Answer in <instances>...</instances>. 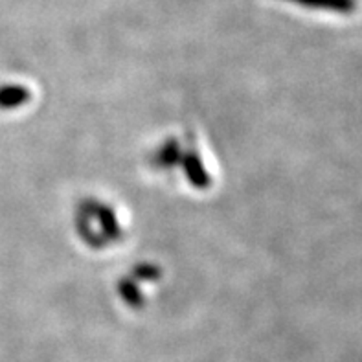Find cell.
Masks as SVG:
<instances>
[{
  "label": "cell",
  "mask_w": 362,
  "mask_h": 362,
  "mask_svg": "<svg viewBox=\"0 0 362 362\" xmlns=\"http://www.w3.org/2000/svg\"><path fill=\"white\" fill-rule=\"evenodd\" d=\"M303 6H313V8H335L342 9L348 6V0H293Z\"/></svg>",
  "instance_id": "obj_1"
}]
</instances>
